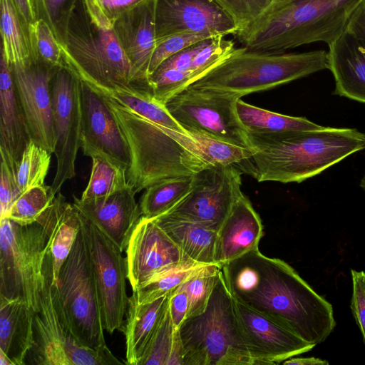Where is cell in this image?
Here are the masks:
<instances>
[{
  "mask_svg": "<svg viewBox=\"0 0 365 365\" xmlns=\"http://www.w3.org/2000/svg\"><path fill=\"white\" fill-rule=\"evenodd\" d=\"M345 31L365 48V0L358 6L349 19Z\"/></svg>",
  "mask_w": 365,
  "mask_h": 365,
  "instance_id": "obj_50",
  "label": "cell"
},
{
  "mask_svg": "<svg viewBox=\"0 0 365 365\" xmlns=\"http://www.w3.org/2000/svg\"><path fill=\"white\" fill-rule=\"evenodd\" d=\"M232 40L223 36L212 38L195 57L190 70L195 81L225 60L235 48Z\"/></svg>",
  "mask_w": 365,
  "mask_h": 365,
  "instance_id": "obj_44",
  "label": "cell"
},
{
  "mask_svg": "<svg viewBox=\"0 0 365 365\" xmlns=\"http://www.w3.org/2000/svg\"><path fill=\"white\" fill-rule=\"evenodd\" d=\"M20 15L31 28L36 21L32 0H13Z\"/></svg>",
  "mask_w": 365,
  "mask_h": 365,
  "instance_id": "obj_51",
  "label": "cell"
},
{
  "mask_svg": "<svg viewBox=\"0 0 365 365\" xmlns=\"http://www.w3.org/2000/svg\"><path fill=\"white\" fill-rule=\"evenodd\" d=\"M328 46L333 94L365 103V48L345 31Z\"/></svg>",
  "mask_w": 365,
  "mask_h": 365,
  "instance_id": "obj_24",
  "label": "cell"
},
{
  "mask_svg": "<svg viewBox=\"0 0 365 365\" xmlns=\"http://www.w3.org/2000/svg\"><path fill=\"white\" fill-rule=\"evenodd\" d=\"M211 39L200 41L175 53L162 62L155 70L173 68L182 71H190L196 55L210 43Z\"/></svg>",
  "mask_w": 365,
  "mask_h": 365,
  "instance_id": "obj_47",
  "label": "cell"
},
{
  "mask_svg": "<svg viewBox=\"0 0 365 365\" xmlns=\"http://www.w3.org/2000/svg\"><path fill=\"white\" fill-rule=\"evenodd\" d=\"M106 17L113 24L120 15L145 0H95Z\"/></svg>",
  "mask_w": 365,
  "mask_h": 365,
  "instance_id": "obj_49",
  "label": "cell"
},
{
  "mask_svg": "<svg viewBox=\"0 0 365 365\" xmlns=\"http://www.w3.org/2000/svg\"><path fill=\"white\" fill-rule=\"evenodd\" d=\"M263 235L262 220L248 197L242 194L217 231V264L222 267L259 248Z\"/></svg>",
  "mask_w": 365,
  "mask_h": 365,
  "instance_id": "obj_23",
  "label": "cell"
},
{
  "mask_svg": "<svg viewBox=\"0 0 365 365\" xmlns=\"http://www.w3.org/2000/svg\"><path fill=\"white\" fill-rule=\"evenodd\" d=\"M34 344V312L23 302L0 296V350L13 365H22Z\"/></svg>",
  "mask_w": 365,
  "mask_h": 365,
  "instance_id": "obj_26",
  "label": "cell"
},
{
  "mask_svg": "<svg viewBox=\"0 0 365 365\" xmlns=\"http://www.w3.org/2000/svg\"><path fill=\"white\" fill-rule=\"evenodd\" d=\"M81 103L83 154L102 158L127 170L129 146L105 98L81 81Z\"/></svg>",
  "mask_w": 365,
  "mask_h": 365,
  "instance_id": "obj_16",
  "label": "cell"
},
{
  "mask_svg": "<svg viewBox=\"0 0 365 365\" xmlns=\"http://www.w3.org/2000/svg\"><path fill=\"white\" fill-rule=\"evenodd\" d=\"M195 81L191 71L155 70L149 77L154 97L165 104L172 97Z\"/></svg>",
  "mask_w": 365,
  "mask_h": 365,
  "instance_id": "obj_41",
  "label": "cell"
},
{
  "mask_svg": "<svg viewBox=\"0 0 365 365\" xmlns=\"http://www.w3.org/2000/svg\"><path fill=\"white\" fill-rule=\"evenodd\" d=\"M0 65V154L16 180L20 160L31 140L9 64L1 53Z\"/></svg>",
  "mask_w": 365,
  "mask_h": 365,
  "instance_id": "obj_21",
  "label": "cell"
},
{
  "mask_svg": "<svg viewBox=\"0 0 365 365\" xmlns=\"http://www.w3.org/2000/svg\"><path fill=\"white\" fill-rule=\"evenodd\" d=\"M80 218L98 289L103 328L110 334L123 331L129 299L126 258L96 225L81 213Z\"/></svg>",
  "mask_w": 365,
  "mask_h": 365,
  "instance_id": "obj_12",
  "label": "cell"
},
{
  "mask_svg": "<svg viewBox=\"0 0 365 365\" xmlns=\"http://www.w3.org/2000/svg\"><path fill=\"white\" fill-rule=\"evenodd\" d=\"M60 46L63 64L97 92L128 86L152 91L149 79L131 63L113 24L95 0L78 1Z\"/></svg>",
  "mask_w": 365,
  "mask_h": 365,
  "instance_id": "obj_4",
  "label": "cell"
},
{
  "mask_svg": "<svg viewBox=\"0 0 365 365\" xmlns=\"http://www.w3.org/2000/svg\"><path fill=\"white\" fill-rule=\"evenodd\" d=\"M204 265L193 260L185 261L154 274L133 292L139 304L150 302L177 289Z\"/></svg>",
  "mask_w": 365,
  "mask_h": 365,
  "instance_id": "obj_34",
  "label": "cell"
},
{
  "mask_svg": "<svg viewBox=\"0 0 365 365\" xmlns=\"http://www.w3.org/2000/svg\"><path fill=\"white\" fill-rule=\"evenodd\" d=\"M128 185L126 170L102 158L93 157L89 181L81 199L108 196Z\"/></svg>",
  "mask_w": 365,
  "mask_h": 365,
  "instance_id": "obj_35",
  "label": "cell"
},
{
  "mask_svg": "<svg viewBox=\"0 0 365 365\" xmlns=\"http://www.w3.org/2000/svg\"><path fill=\"white\" fill-rule=\"evenodd\" d=\"M234 299L282 323L306 341H325L336 327L331 304L284 261L250 250L221 267Z\"/></svg>",
  "mask_w": 365,
  "mask_h": 365,
  "instance_id": "obj_1",
  "label": "cell"
},
{
  "mask_svg": "<svg viewBox=\"0 0 365 365\" xmlns=\"http://www.w3.org/2000/svg\"><path fill=\"white\" fill-rule=\"evenodd\" d=\"M51 154L33 141L28 144L16 174L17 186L21 195L31 187L44 185L50 168Z\"/></svg>",
  "mask_w": 365,
  "mask_h": 365,
  "instance_id": "obj_38",
  "label": "cell"
},
{
  "mask_svg": "<svg viewBox=\"0 0 365 365\" xmlns=\"http://www.w3.org/2000/svg\"><path fill=\"white\" fill-rule=\"evenodd\" d=\"M57 283L63 313L77 340L93 349H108L98 289L81 225L61 267Z\"/></svg>",
  "mask_w": 365,
  "mask_h": 365,
  "instance_id": "obj_10",
  "label": "cell"
},
{
  "mask_svg": "<svg viewBox=\"0 0 365 365\" xmlns=\"http://www.w3.org/2000/svg\"><path fill=\"white\" fill-rule=\"evenodd\" d=\"M9 66L31 141L53 153L56 139L51 83L58 67H51L39 61L26 64L13 63Z\"/></svg>",
  "mask_w": 365,
  "mask_h": 365,
  "instance_id": "obj_17",
  "label": "cell"
},
{
  "mask_svg": "<svg viewBox=\"0 0 365 365\" xmlns=\"http://www.w3.org/2000/svg\"><path fill=\"white\" fill-rule=\"evenodd\" d=\"M81 80L64 64L51 80L53 127L56 139V171L51 185L53 192L76 175V159L81 148Z\"/></svg>",
  "mask_w": 365,
  "mask_h": 365,
  "instance_id": "obj_13",
  "label": "cell"
},
{
  "mask_svg": "<svg viewBox=\"0 0 365 365\" xmlns=\"http://www.w3.org/2000/svg\"><path fill=\"white\" fill-rule=\"evenodd\" d=\"M38 312L34 314V344L29 352L38 365H113L121 362L110 349H93L73 335L62 309L54 282L49 247L46 253Z\"/></svg>",
  "mask_w": 365,
  "mask_h": 365,
  "instance_id": "obj_8",
  "label": "cell"
},
{
  "mask_svg": "<svg viewBox=\"0 0 365 365\" xmlns=\"http://www.w3.org/2000/svg\"><path fill=\"white\" fill-rule=\"evenodd\" d=\"M78 0H32L36 19L43 20L62 45Z\"/></svg>",
  "mask_w": 365,
  "mask_h": 365,
  "instance_id": "obj_40",
  "label": "cell"
},
{
  "mask_svg": "<svg viewBox=\"0 0 365 365\" xmlns=\"http://www.w3.org/2000/svg\"><path fill=\"white\" fill-rule=\"evenodd\" d=\"M220 36L212 32H190L176 34L163 40L157 44L153 52L148 69L149 77L162 62L175 53L200 41Z\"/></svg>",
  "mask_w": 365,
  "mask_h": 365,
  "instance_id": "obj_43",
  "label": "cell"
},
{
  "mask_svg": "<svg viewBox=\"0 0 365 365\" xmlns=\"http://www.w3.org/2000/svg\"><path fill=\"white\" fill-rule=\"evenodd\" d=\"M56 195L51 186L31 187L16 200L6 217L21 225L34 223L51 205Z\"/></svg>",
  "mask_w": 365,
  "mask_h": 365,
  "instance_id": "obj_37",
  "label": "cell"
},
{
  "mask_svg": "<svg viewBox=\"0 0 365 365\" xmlns=\"http://www.w3.org/2000/svg\"><path fill=\"white\" fill-rule=\"evenodd\" d=\"M232 299L236 319L253 365L278 364L316 346L282 323Z\"/></svg>",
  "mask_w": 365,
  "mask_h": 365,
  "instance_id": "obj_15",
  "label": "cell"
},
{
  "mask_svg": "<svg viewBox=\"0 0 365 365\" xmlns=\"http://www.w3.org/2000/svg\"><path fill=\"white\" fill-rule=\"evenodd\" d=\"M98 93L153 122L184 133H189L172 116L165 104L154 97L150 90L128 86L115 87Z\"/></svg>",
  "mask_w": 365,
  "mask_h": 365,
  "instance_id": "obj_31",
  "label": "cell"
},
{
  "mask_svg": "<svg viewBox=\"0 0 365 365\" xmlns=\"http://www.w3.org/2000/svg\"><path fill=\"white\" fill-rule=\"evenodd\" d=\"M232 20L238 39L292 0H213Z\"/></svg>",
  "mask_w": 365,
  "mask_h": 365,
  "instance_id": "obj_33",
  "label": "cell"
},
{
  "mask_svg": "<svg viewBox=\"0 0 365 365\" xmlns=\"http://www.w3.org/2000/svg\"><path fill=\"white\" fill-rule=\"evenodd\" d=\"M237 118L247 132L275 133L318 129L322 126L304 117L277 113L238 99L235 105Z\"/></svg>",
  "mask_w": 365,
  "mask_h": 365,
  "instance_id": "obj_30",
  "label": "cell"
},
{
  "mask_svg": "<svg viewBox=\"0 0 365 365\" xmlns=\"http://www.w3.org/2000/svg\"><path fill=\"white\" fill-rule=\"evenodd\" d=\"M105 99L129 146L130 164L126 179L135 193L159 181L195 175L214 165L189 133L162 125Z\"/></svg>",
  "mask_w": 365,
  "mask_h": 365,
  "instance_id": "obj_3",
  "label": "cell"
},
{
  "mask_svg": "<svg viewBox=\"0 0 365 365\" xmlns=\"http://www.w3.org/2000/svg\"><path fill=\"white\" fill-rule=\"evenodd\" d=\"M178 329L184 365H253L222 273L205 310L185 319Z\"/></svg>",
  "mask_w": 365,
  "mask_h": 365,
  "instance_id": "obj_7",
  "label": "cell"
},
{
  "mask_svg": "<svg viewBox=\"0 0 365 365\" xmlns=\"http://www.w3.org/2000/svg\"><path fill=\"white\" fill-rule=\"evenodd\" d=\"M168 307L175 329H179L187 316L189 302L187 293L179 286L169 293Z\"/></svg>",
  "mask_w": 365,
  "mask_h": 365,
  "instance_id": "obj_48",
  "label": "cell"
},
{
  "mask_svg": "<svg viewBox=\"0 0 365 365\" xmlns=\"http://www.w3.org/2000/svg\"><path fill=\"white\" fill-rule=\"evenodd\" d=\"M241 170L235 165H214L194 175L190 192L164 213L219 230L241 190Z\"/></svg>",
  "mask_w": 365,
  "mask_h": 365,
  "instance_id": "obj_14",
  "label": "cell"
},
{
  "mask_svg": "<svg viewBox=\"0 0 365 365\" xmlns=\"http://www.w3.org/2000/svg\"><path fill=\"white\" fill-rule=\"evenodd\" d=\"M178 329L174 327L168 306L139 365H168Z\"/></svg>",
  "mask_w": 365,
  "mask_h": 365,
  "instance_id": "obj_39",
  "label": "cell"
},
{
  "mask_svg": "<svg viewBox=\"0 0 365 365\" xmlns=\"http://www.w3.org/2000/svg\"><path fill=\"white\" fill-rule=\"evenodd\" d=\"M169 301V294L150 302L139 304L134 292L129 297L126 323L123 328L126 344V364L139 362L156 330Z\"/></svg>",
  "mask_w": 365,
  "mask_h": 365,
  "instance_id": "obj_27",
  "label": "cell"
},
{
  "mask_svg": "<svg viewBox=\"0 0 365 365\" xmlns=\"http://www.w3.org/2000/svg\"><path fill=\"white\" fill-rule=\"evenodd\" d=\"M328 52H265L235 48L190 86L242 98L328 69Z\"/></svg>",
  "mask_w": 365,
  "mask_h": 365,
  "instance_id": "obj_6",
  "label": "cell"
},
{
  "mask_svg": "<svg viewBox=\"0 0 365 365\" xmlns=\"http://www.w3.org/2000/svg\"><path fill=\"white\" fill-rule=\"evenodd\" d=\"M194 175L165 179L147 187L139 206L143 217L153 219L179 203L191 190Z\"/></svg>",
  "mask_w": 365,
  "mask_h": 365,
  "instance_id": "obj_32",
  "label": "cell"
},
{
  "mask_svg": "<svg viewBox=\"0 0 365 365\" xmlns=\"http://www.w3.org/2000/svg\"><path fill=\"white\" fill-rule=\"evenodd\" d=\"M359 185L360 187L362 188V190L364 191H365V173L363 175V177L361 178V181H360V183H359Z\"/></svg>",
  "mask_w": 365,
  "mask_h": 365,
  "instance_id": "obj_54",
  "label": "cell"
},
{
  "mask_svg": "<svg viewBox=\"0 0 365 365\" xmlns=\"http://www.w3.org/2000/svg\"><path fill=\"white\" fill-rule=\"evenodd\" d=\"M0 176V217L2 219L6 217L11 205L21 193L16 179L3 159H1Z\"/></svg>",
  "mask_w": 365,
  "mask_h": 365,
  "instance_id": "obj_46",
  "label": "cell"
},
{
  "mask_svg": "<svg viewBox=\"0 0 365 365\" xmlns=\"http://www.w3.org/2000/svg\"><path fill=\"white\" fill-rule=\"evenodd\" d=\"M155 27L156 46L182 33L237 34L232 20L213 0H155Z\"/></svg>",
  "mask_w": 365,
  "mask_h": 365,
  "instance_id": "obj_19",
  "label": "cell"
},
{
  "mask_svg": "<svg viewBox=\"0 0 365 365\" xmlns=\"http://www.w3.org/2000/svg\"><path fill=\"white\" fill-rule=\"evenodd\" d=\"M48 237L55 282L68 257L81 228L80 212L59 192L51 205L36 221Z\"/></svg>",
  "mask_w": 365,
  "mask_h": 365,
  "instance_id": "obj_25",
  "label": "cell"
},
{
  "mask_svg": "<svg viewBox=\"0 0 365 365\" xmlns=\"http://www.w3.org/2000/svg\"><path fill=\"white\" fill-rule=\"evenodd\" d=\"M135 194L128 185L120 191L98 198L81 200L73 195V204L123 252L142 216Z\"/></svg>",
  "mask_w": 365,
  "mask_h": 365,
  "instance_id": "obj_20",
  "label": "cell"
},
{
  "mask_svg": "<svg viewBox=\"0 0 365 365\" xmlns=\"http://www.w3.org/2000/svg\"><path fill=\"white\" fill-rule=\"evenodd\" d=\"M155 0H145L113 22L118 41L131 63L149 79L150 63L156 47Z\"/></svg>",
  "mask_w": 365,
  "mask_h": 365,
  "instance_id": "obj_22",
  "label": "cell"
},
{
  "mask_svg": "<svg viewBox=\"0 0 365 365\" xmlns=\"http://www.w3.org/2000/svg\"><path fill=\"white\" fill-rule=\"evenodd\" d=\"M30 29L38 61L53 68L61 66L63 62L60 43L48 25L43 20L38 19Z\"/></svg>",
  "mask_w": 365,
  "mask_h": 365,
  "instance_id": "obj_42",
  "label": "cell"
},
{
  "mask_svg": "<svg viewBox=\"0 0 365 365\" xmlns=\"http://www.w3.org/2000/svg\"><path fill=\"white\" fill-rule=\"evenodd\" d=\"M363 0H292L271 14L240 41L249 49L284 52L314 43L328 46L345 31Z\"/></svg>",
  "mask_w": 365,
  "mask_h": 365,
  "instance_id": "obj_5",
  "label": "cell"
},
{
  "mask_svg": "<svg viewBox=\"0 0 365 365\" xmlns=\"http://www.w3.org/2000/svg\"><path fill=\"white\" fill-rule=\"evenodd\" d=\"M351 274L353 290L350 307L365 344V272L351 269Z\"/></svg>",
  "mask_w": 365,
  "mask_h": 365,
  "instance_id": "obj_45",
  "label": "cell"
},
{
  "mask_svg": "<svg viewBox=\"0 0 365 365\" xmlns=\"http://www.w3.org/2000/svg\"><path fill=\"white\" fill-rule=\"evenodd\" d=\"M1 53L9 64H26L38 61L34 50L30 27L13 0H0Z\"/></svg>",
  "mask_w": 365,
  "mask_h": 365,
  "instance_id": "obj_29",
  "label": "cell"
},
{
  "mask_svg": "<svg viewBox=\"0 0 365 365\" xmlns=\"http://www.w3.org/2000/svg\"><path fill=\"white\" fill-rule=\"evenodd\" d=\"M0 365H13L11 361L0 350Z\"/></svg>",
  "mask_w": 365,
  "mask_h": 365,
  "instance_id": "obj_53",
  "label": "cell"
},
{
  "mask_svg": "<svg viewBox=\"0 0 365 365\" xmlns=\"http://www.w3.org/2000/svg\"><path fill=\"white\" fill-rule=\"evenodd\" d=\"M125 251L128 280L133 291L154 274L192 260L153 219L143 216Z\"/></svg>",
  "mask_w": 365,
  "mask_h": 365,
  "instance_id": "obj_18",
  "label": "cell"
},
{
  "mask_svg": "<svg viewBox=\"0 0 365 365\" xmlns=\"http://www.w3.org/2000/svg\"><path fill=\"white\" fill-rule=\"evenodd\" d=\"M153 220L187 257L200 264H217V232L166 214Z\"/></svg>",
  "mask_w": 365,
  "mask_h": 365,
  "instance_id": "obj_28",
  "label": "cell"
},
{
  "mask_svg": "<svg viewBox=\"0 0 365 365\" xmlns=\"http://www.w3.org/2000/svg\"><path fill=\"white\" fill-rule=\"evenodd\" d=\"M246 133L252 156L235 166L259 182H301L365 149V133L356 128Z\"/></svg>",
  "mask_w": 365,
  "mask_h": 365,
  "instance_id": "obj_2",
  "label": "cell"
},
{
  "mask_svg": "<svg viewBox=\"0 0 365 365\" xmlns=\"http://www.w3.org/2000/svg\"><path fill=\"white\" fill-rule=\"evenodd\" d=\"M221 273L220 266L215 264H206L180 285L188 297L187 318L199 315L205 310Z\"/></svg>",
  "mask_w": 365,
  "mask_h": 365,
  "instance_id": "obj_36",
  "label": "cell"
},
{
  "mask_svg": "<svg viewBox=\"0 0 365 365\" xmlns=\"http://www.w3.org/2000/svg\"><path fill=\"white\" fill-rule=\"evenodd\" d=\"M48 237L38 222L21 225L0 220V296L26 303L38 312Z\"/></svg>",
  "mask_w": 365,
  "mask_h": 365,
  "instance_id": "obj_9",
  "label": "cell"
},
{
  "mask_svg": "<svg viewBox=\"0 0 365 365\" xmlns=\"http://www.w3.org/2000/svg\"><path fill=\"white\" fill-rule=\"evenodd\" d=\"M284 365H325L329 364L326 360L315 357L289 358L282 362Z\"/></svg>",
  "mask_w": 365,
  "mask_h": 365,
  "instance_id": "obj_52",
  "label": "cell"
},
{
  "mask_svg": "<svg viewBox=\"0 0 365 365\" xmlns=\"http://www.w3.org/2000/svg\"><path fill=\"white\" fill-rule=\"evenodd\" d=\"M240 98L235 95L189 86L172 97L165 106L189 133L250 149L246 130L235 108Z\"/></svg>",
  "mask_w": 365,
  "mask_h": 365,
  "instance_id": "obj_11",
  "label": "cell"
}]
</instances>
